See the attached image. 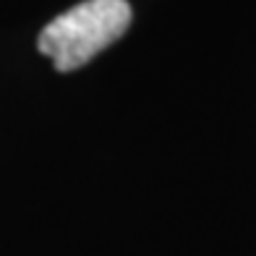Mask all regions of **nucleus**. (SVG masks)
<instances>
[{
	"mask_svg": "<svg viewBox=\"0 0 256 256\" xmlns=\"http://www.w3.org/2000/svg\"><path fill=\"white\" fill-rule=\"evenodd\" d=\"M131 26V6L126 0H84L40 32L37 48L60 74L76 71L104 48L118 42Z\"/></svg>",
	"mask_w": 256,
	"mask_h": 256,
	"instance_id": "obj_1",
	"label": "nucleus"
}]
</instances>
